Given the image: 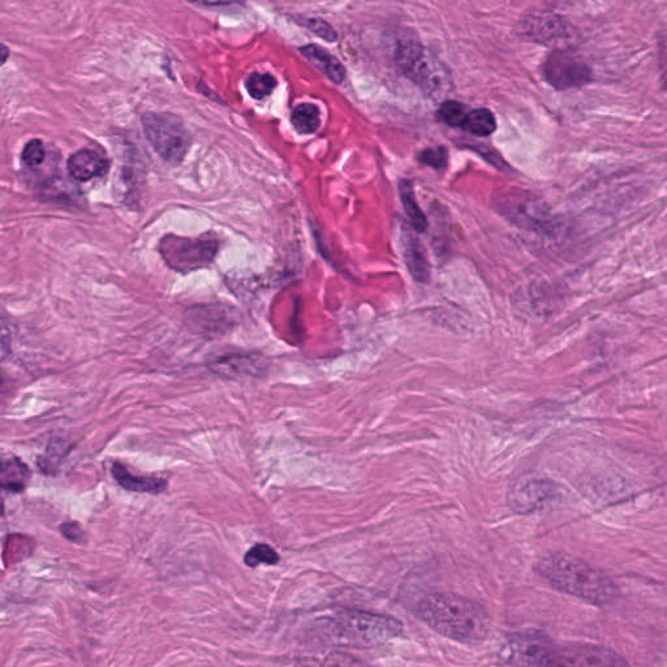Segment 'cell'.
Wrapping results in <instances>:
<instances>
[{
    "label": "cell",
    "instance_id": "cell-1",
    "mask_svg": "<svg viewBox=\"0 0 667 667\" xmlns=\"http://www.w3.org/2000/svg\"><path fill=\"white\" fill-rule=\"evenodd\" d=\"M410 608L421 622L456 643L480 644L489 632L488 613L468 598L445 592L420 593Z\"/></svg>",
    "mask_w": 667,
    "mask_h": 667
},
{
    "label": "cell",
    "instance_id": "cell-2",
    "mask_svg": "<svg viewBox=\"0 0 667 667\" xmlns=\"http://www.w3.org/2000/svg\"><path fill=\"white\" fill-rule=\"evenodd\" d=\"M539 574L559 592L580 598L589 604H613L621 595L619 588L604 572L571 555H545L537 566Z\"/></svg>",
    "mask_w": 667,
    "mask_h": 667
},
{
    "label": "cell",
    "instance_id": "cell-3",
    "mask_svg": "<svg viewBox=\"0 0 667 667\" xmlns=\"http://www.w3.org/2000/svg\"><path fill=\"white\" fill-rule=\"evenodd\" d=\"M322 639L346 648H374L403 632L399 619L363 610H344L318 622Z\"/></svg>",
    "mask_w": 667,
    "mask_h": 667
},
{
    "label": "cell",
    "instance_id": "cell-4",
    "mask_svg": "<svg viewBox=\"0 0 667 667\" xmlns=\"http://www.w3.org/2000/svg\"><path fill=\"white\" fill-rule=\"evenodd\" d=\"M141 120L146 139L158 156L170 165L182 163L192 144L182 120L169 113H146Z\"/></svg>",
    "mask_w": 667,
    "mask_h": 667
},
{
    "label": "cell",
    "instance_id": "cell-5",
    "mask_svg": "<svg viewBox=\"0 0 667 667\" xmlns=\"http://www.w3.org/2000/svg\"><path fill=\"white\" fill-rule=\"evenodd\" d=\"M218 249V240L209 235L199 238L167 235L159 245L163 260L172 270L180 274L208 268L217 256Z\"/></svg>",
    "mask_w": 667,
    "mask_h": 667
},
{
    "label": "cell",
    "instance_id": "cell-6",
    "mask_svg": "<svg viewBox=\"0 0 667 667\" xmlns=\"http://www.w3.org/2000/svg\"><path fill=\"white\" fill-rule=\"evenodd\" d=\"M559 652L561 645L544 632L529 630L509 635L502 658L511 665L553 666L559 665Z\"/></svg>",
    "mask_w": 667,
    "mask_h": 667
},
{
    "label": "cell",
    "instance_id": "cell-7",
    "mask_svg": "<svg viewBox=\"0 0 667 667\" xmlns=\"http://www.w3.org/2000/svg\"><path fill=\"white\" fill-rule=\"evenodd\" d=\"M395 63L403 75L421 89L434 92L442 89L445 75L438 71L437 64L420 42L412 38H402L395 47Z\"/></svg>",
    "mask_w": 667,
    "mask_h": 667
},
{
    "label": "cell",
    "instance_id": "cell-8",
    "mask_svg": "<svg viewBox=\"0 0 667 667\" xmlns=\"http://www.w3.org/2000/svg\"><path fill=\"white\" fill-rule=\"evenodd\" d=\"M542 75L553 88L567 90L589 83L592 70L583 57L563 49L554 50V53L546 58Z\"/></svg>",
    "mask_w": 667,
    "mask_h": 667
},
{
    "label": "cell",
    "instance_id": "cell-9",
    "mask_svg": "<svg viewBox=\"0 0 667 667\" xmlns=\"http://www.w3.org/2000/svg\"><path fill=\"white\" fill-rule=\"evenodd\" d=\"M520 34L529 41L555 50L568 49L575 40L574 28L563 17L546 12L524 19L520 23Z\"/></svg>",
    "mask_w": 667,
    "mask_h": 667
},
{
    "label": "cell",
    "instance_id": "cell-10",
    "mask_svg": "<svg viewBox=\"0 0 667 667\" xmlns=\"http://www.w3.org/2000/svg\"><path fill=\"white\" fill-rule=\"evenodd\" d=\"M559 496L557 486L548 479L533 475L520 477L511 486L509 503L516 512H536L553 505Z\"/></svg>",
    "mask_w": 667,
    "mask_h": 667
},
{
    "label": "cell",
    "instance_id": "cell-11",
    "mask_svg": "<svg viewBox=\"0 0 667 667\" xmlns=\"http://www.w3.org/2000/svg\"><path fill=\"white\" fill-rule=\"evenodd\" d=\"M617 653L598 645L571 644L559 652V666H614L625 665Z\"/></svg>",
    "mask_w": 667,
    "mask_h": 667
},
{
    "label": "cell",
    "instance_id": "cell-12",
    "mask_svg": "<svg viewBox=\"0 0 667 667\" xmlns=\"http://www.w3.org/2000/svg\"><path fill=\"white\" fill-rule=\"evenodd\" d=\"M110 169L109 159L97 150L83 149L72 154L67 162V170L77 182H89L100 178Z\"/></svg>",
    "mask_w": 667,
    "mask_h": 667
},
{
    "label": "cell",
    "instance_id": "cell-13",
    "mask_svg": "<svg viewBox=\"0 0 667 667\" xmlns=\"http://www.w3.org/2000/svg\"><path fill=\"white\" fill-rule=\"evenodd\" d=\"M400 244H402L404 262H406L407 269L413 279L420 283H428L430 277L429 262L426 260L420 240L416 238L411 228L402 226Z\"/></svg>",
    "mask_w": 667,
    "mask_h": 667
},
{
    "label": "cell",
    "instance_id": "cell-14",
    "mask_svg": "<svg viewBox=\"0 0 667 667\" xmlns=\"http://www.w3.org/2000/svg\"><path fill=\"white\" fill-rule=\"evenodd\" d=\"M30 480L27 464L15 455L0 456V493H23Z\"/></svg>",
    "mask_w": 667,
    "mask_h": 667
},
{
    "label": "cell",
    "instance_id": "cell-15",
    "mask_svg": "<svg viewBox=\"0 0 667 667\" xmlns=\"http://www.w3.org/2000/svg\"><path fill=\"white\" fill-rule=\"evenodd\" d=\"M111 473H113L116 483L128 492L161 494L166 492L167 486H169L166 480L158 479V477L133 475L120 463L113 464Z\"/></svg>",
    "mask_w": 667,
    "mask_h": 667
},
{
    "label": "cell",
    "instance_id": "cell-16",
    "mask_svg": "<svg viewBox=\"0 0 667 667\" xmlns=\"http://www.w3.org/2000/svg\"><path fill=\"white\" fill-rule=\"evenodd\" d=\"M300 53L309 62H312L313 66H316L318 70L325 73L327 79L333 81L334 84H342L344 79H346V68H344L343 64L333 54H330L329 51L322 49V47L317 45L303 46L300 49Z\"/></svg>",
    "mask_w": 667,
    "mask_h": 667
},
{
    "label": "cell",
    "instance_id": "cell-17",
    "mask_svg": "<svg viewBox=\"0 0 667 667\" xmlns=\"http://www.w3.org/2000/svg\"><path fill=\"white\" fill-rule=\"evenodd\" d=\"M400 199L403 202L404 212H406L408 219H410L413 230L423 234L428 228V221H426L423 210L417 205L415 191L411 182L403 180L399 184Z\"/></svg>",
    "mask_w": 667,
    "mask_h": 667
},
{
    "label": "cell",
    "instance_id": "cell-18",
    "mask_svg": "<svg viewBox=\"0 0 667 667\" xmlns=\"http://www.w3.org/2000/svg\"><path fill=\"white\" fill-rule=\"evenodd\" d=\"M460 128L473 136H490L497 129L496 116L488 109L471 110L468 111Z\"/></svg>",
    "mask_w": 667,
    "mask_h": 667
},
{
    "label": "cell",
    "instance_id": "cell-19",
    "mask_svg": "<svg viewBox=\"0 0 667 667\" xmlns=\"http://www.w3.org/2000/svg\"><path fill=\"white\" fill-rule=\"evenodd\" d=\"M291 123L300 135H311L321 126L320 110L312 103H301L292 111Z\"/></svg>",
    "mask_w": 667,
    "mask_h": 667
},
{
    "label": "cell",
    "instance_id": "cell-20",
    "mask_svg": "<svg viewBox=\"0 0 667 667\" xmlns=\"http://www.w3.org/2000/svg\"><path fill=\"white\" fill-rule=\"evenodd\" d=\"M277 86V80L269 73H252L245 81V88H247L249 96L255 100H264L265 97L270 96Z\"/></svg>",
    "mask_w": 667,
    "mask_h": 667
},
{
    "label": "cell",
    "instance_id": "cell-21",
    "mask_svg": "<svg viewBox=\"0 0 667 667\" xmlns=\"http://www.w3.org/2000/svg\"><path fill=\"white\" fill-rule=\"evenodd\" d=\"M279 554L271 546L266 544H257L249 549L244 557V563L248 567H257L260 565L274 566L279 562Z\"/></svg>",
    "mask_w": 667,
    "mask_h": 667
},
{
    "label": "cell",
    "instance_id": "cell-22",
    "mask_svg": "<svg viewBox=\"0 0 667 667\" xmlns=\"http://www.w3.org/2000/svg\"><path fill=\"white\" fill-rule=\"evenodd\" d=\"M468 111L466 106L456 101H446L442 103L440 109L437 111V118L447 126L460 128L463 120L466 118Z\"/></svg>",
    "mask_w": 667,
    "mask_h": 667
},
{
    "label": "cell",
    "instance_id": "cell-23",
    "mask_svg": "<svg viewBox=\"0 0 667 667\" xmlns=\"http://www.w3.org/2000/svg\"><path fill=\"white\" fill-rule=\"evenodd\" d=\"M46 150L43 142L38 139L30 140L27 145L24 146L23 153H21V159L28 167H38L45 162Z\"/></svg>",
    "mask_w": 667,
    "mask_h": 667
},
{
    "label": "cell",
    "instance_id": "cell-24",
    "mask_svg": "<svg viewBox=\"0 0 667 667\" xmlns=\"http://www.w3.org/2000/svg\"><path fill=\"white\" fill-rule=\"evenodd\" d=\"M420 162L424 165L432 167L434 170H443L446 169L447 162H449V153L445 148H430L424 150L420 154Z\"/></svg>",
    "mask_w": 667,
    "mask_h": 667
},
{
    "label": "cell",
    "instance_id": "cell-25",
    "mask_svg": "<svg viewBox=\"0 0 667 667\" xmlns=\"http://www.w3.org/2000/svg\"><path fill=\"white\" fill-rule=\"evenodd\" d=\"M301 25H304L305 28H308L314 34H317L318 37L322 38L327 42L337 41L338 34L335 32V29L331 27L329 23H326L322 19H307L300 21Z\"/></svg>",
    "mask_w": 667,
    "mask_h": 667
},
{
    "label": "cell",
    "instance_id": "cell-26",
    "mask_svg": "<svg viewBox=\"0 0 667 667\" xmlns=\"http://www.w3.org/2000/svg\"><path fill=\"white\" fill-rule=\"evenodd\" d=\"M12 351V325L6 316L0 313V361L6 360Z\"/></svg>",
    "mask_w": 667,
    "mask_h": 667
},
{
    "label": "cell",
    "instance_id": "cell-27",
    "mask_svg": "<svg viewBox=\"0 0 667 667\" xmlns=\"http://www.w3.org/2000/svg\"><path fill=\"white\" fill-rule=\"evenodd\" d=\"M60 529H62L63 535L66 536L68 540L75 542L84 541V532L81 531V528L77 526V524L75 523L63 524L62 528Z\"/></svg>",
    "mask_w": 667,
    "mask_h": 667
},
{
    "label": "cell",
    "instance_id": "cell-28",
    "mask_svg": "<svg viewBox=\"0 0 667 667\" xmlns=\"http://www.w3.org/2000/svg\"><path fill=\"white\" fill-rule=\"evenodd\" d=\"M188 2L199 4L202 7H228L242 3V0H188Z\"/></svg>",
    "mask_w": 667,
    "mask_h": 667
},
{
    "label": "cell",
    "instance_id": "cell-29",
    "mask_svg": "<svg viewBox=\"0 0 667 667\" xmlns=\"http://www.w3.org/2000/svg\"><path fill=\"white\" fill-rule=\"evenodd\" d=\"M8 59H10V49L6 45H3V43H0V67L4 66Z\"/></svg>",
    "mask_w": 667,
    "mask_h": 667
},
{
    "label": "cell",
    "instance_id": "cell-30",
    "mask_svg": "<svg viewBox=\"0 0 667 667\" xmlns=\"http://www.w3.org/2000/svg\"><path fill=\"white\" fill-rule=\"evenodd\" d=\"M3 512H4V503H3L2 499H0V515H2Z\"/></svg>",
    "mask_w": 667,
    "mask_h": 667
}]
</instances>
